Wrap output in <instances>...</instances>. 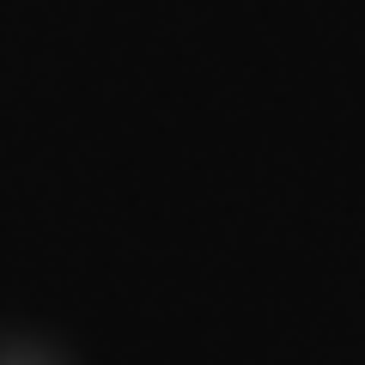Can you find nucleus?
Wrapping results in <instances>:
<instances>
[{
    "instance_id": "obj_1",
    "label": "nucleus",
    "mask_w": 365,
    "mask_h": 365,
    "mask_svg": "<svg viewBox=\"0 0 365 365\" xmlns=\"http://www.w3.org/2000/svg\"><path fill=\"white\" fill-rule=\"evenodd\" d=\"M0 365H49V359H37V353H0Z\"/></svg>"
}]
</instances>
